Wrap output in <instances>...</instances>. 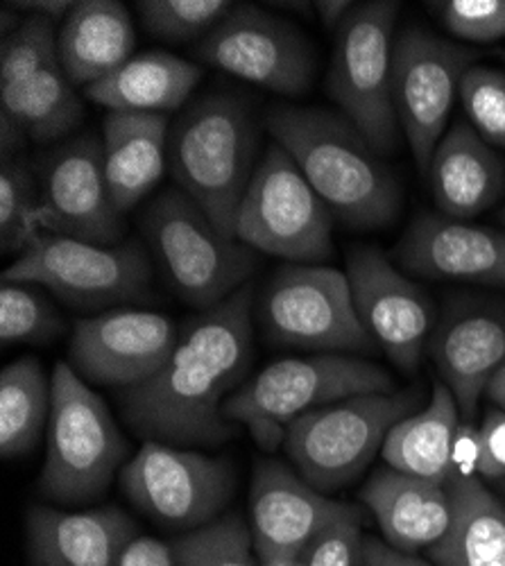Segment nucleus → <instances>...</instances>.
Segmentation results:
<instances>
[{"instance_id": "nucleus-1", "label": "nucleus", "mask_w": 505, "mask_h": 566, "mask_svg": "<svg viewBox=\"0 0 505 566\" xmlns=\"http://www.w3.org/2000/svg\"><path fill=\"white\" fill-rule=\"evenodd\" d=\"M252 286L202 311L177 340L166 365L148 381L127 388L120 406L127 427L146 442L207 449L234 438L222 415L252 363Z\"/></svg>"}, {"instance_id": "nucleus-2", "label": "nucleus", "mask_w": 505, "mask_h": 566, "mask_svg": "<svg viewBox=\"0 0 505 566\" xmlns=\"http://www.w3.org/2000/svg\"><path fill=\"white\" fill-rule=\"evenodd\" d=\"M263 127L347 227L381 229L399 216L394 175L345 116L317 107H274Z\"/></svg>"}, {"instance_id": "nucleus-3", "label": "nucleus", "mask_w": 505, "mask_h": 566, "mask_svg": "<svg viewBox=\"0 0 505 566\" xmlns=\"http://www.w3.org/2000/svg\"><path fill=\"white\" fill-rule=\"evenodd\" d=\"M256 129L245 103L213 93L179 116L168 136V166L179 186L229 239L252 181Z\"/></svg>"}, {"instance_id": "nucleus-4", "label": "nucleus", "mask_w": 505, "mask_h": 566, "mask_svg": "<svg viewBox=\"0 0 505 566\" xmlns=\"http://www.w3.org/2000/svg\"><path fill=\"white\" fill-rule=\"evenodd\" d=\"M388 369L340 354L284 358L263 367L222 406L229 423H241L263 451L280 449L302 415L358 395H390Z\"/></svg>"}, {"instance_id": "nucleus-5", "label": "nucleus", "mask_w": 505, "mask_h": 566, "mask_svg": "<svg viewBox=\"0 0 505 566\" xmlns=\"http://www.w3.org/2000/svg\"><path fill=\"white\" fill-rule=\"evenodd\" d=\"M49 444L39 488L64 505L96 501L123 471L127 442L107 403L69 363L53 369Z\"/></svg>"}, {"instance_id": "nucleus-6", "label": "nucleus", "mask_w": 505, "mask_h": 566, "mask_svg": "<svg viewBox=\"0 0 505 566\" xmlns=\"http://www.w3.org/2000/svg\"><path fill=\"white\" fill-rule=\"evenodd\" d=\"M420 399V390H397L315 408L291 423L284 451L308 485L323 494L336 492L360 479L388 433L412 415Z\"/></svg>"}, {"instance_id": "nucleus-7", "label": "nucleus", "mask_w": 505, "mask_h": 566, "mask_svg": "<svg viewBox=\"0 0 505 566\" xmlns=\"http://www.w3.org/2000/svg\"><path fill=\"white\" fill-rule=\"evenodd\" d=\"M141 224L170 286L183 302L209 311L248 286L256 265L254 250L218 231L179 188L155 198Z\"/></svg>"}, {"instance_id": "nucleus-8", "label": "nucleus", "mask_w": 505, "mask_h": 566, "mask_svg": "<svg viewBox=\"0 0 505 566\" xmlns=\"http://www.w3.org/2000/svg\"><path fill=\"white\" fill-rule=\"evenodd\" d=\"M399 3H356L336 28L329 93L345 118L379 157L399 146V118L392 103L394 25Z\"/></svg>"}, {"instance_id": "nucleus-9", "label": "nucleus", "mask_w": 505, "mask_h": 566, "mask_svg": "<svg viewBox=\"0 0 505 566\" xmlns=\"http://www.w3.org/2000/svg\"><path fill=\"white\" fill-rule=\"evenodd\" d=\"M334 220L293 157L272 144L241 200L236 239L254 252L319 265L334 254Z\"/></svg>"}, {"instance_id": "nucleus-10", "label": "nucleus", "mask_w": 505, "mask_h": 566, "mask_svg": "<svg viewBox=\"0 0 505 566\" xmlns=\"http://www.w3.org/2000/svg\"><path fill=\"white\" fill-rule=\"evenodd\" d=\"M3 281L43 286L75 308H103L144 300L152 270L136 243L98 245L41 231Z\"/></svg>"}, {"instance_id": "nucleus-11", "label": "nucleus", "mask_w": 505, "mask_h": 566, "mask_svg": "<svg viewBox=\"0 0 505 566\" xmlns=\"http://www.w3.org/2000/svg\"><path fill=\"white\" fill-rule=\"evenodd\" d=\"M261 322L286 347L323 354L377 347L356 313L349 276L327 265H284L261 295Z\"/></svg>"}, {"instance_id": "nucleus-12", "label": "nucleus", "mask_w": 505, "mask_h": 566, "mask_svg": "<svg viewBox=\"0 0 505 566\" xmlns=\"http://www.w3.org/2000/svg\"><path fill=\"white\" fill-rule=\"evenodd\" d=\"M234 488V467L224 458L161 442H146L120 471V490L136 507L187 533L215 522Z\"/></svg>"}, {"instance_id": "nucleus-13", "label": "nucleus", "mask_w": 505, "mask_h": 566, "mask_svg": "<svg viewBox=\"0 0 505 566\" xmlns=\"http://www.w3.org/2000/svg\"><path fill=\"white\" fill-rule=\"evenodd\" d=\"M476 53L427 30L410 28L394 43L392 103L406 134L412 159L429 172L463 75L474 66Z\"/></svg>"}, {"instance_id": "nucleus-14", "label": "nucleus", "mask_w": 505, "mask_h": 566, "mask_svg": "<svg viewBox=\"0 0 505 566\" xmlns=\"http://www.w3.org/2000/svg\"><path fill=\"white\" fill-rule=\"evenodd\" d=\"M198 60L261 88L299 96L313 82L306 39L254 6H234L198 45Z\"/></svg>"}, {"instance_id": "nucleus-15", "label": "nucleus", "mask_w": 505, "mask_h": 566, "mask_svg": "<svg viewBox=\"0 0 505 566\" xmlns=\"http://www.w3.org/2000/svg\"><path fill=\"white\" fill-rule=\"evenodd\" d=\"M123 216L105 175L103 138L86 134L53 150L41 166V229L69 239L118 245Z\"/></svg>"}, {"instance_id": "nucleus-16", "label": "nucleus", "mask_w": 505, "mask_h": 566, "mask_svg": "<svg viewBox=\"0 0 505 566\" xmlns=\"http://www.w3.org/2000/svg\"><path fill=\"white\" fill-rule=\"evenodd\" d=\"M172 319L155 311L114 308L75 322L71 363L91 384L134 388L155 376L177 347Z\"/></svg>"}, {"instance_id": "nucleus-17", "label": "nucleus", "mask_w": 505, "mask_h": 566, "mask_svg": "<svg viewBox=\"0 0 505 566\" xmlns=\"http://www.w3.org/2000/svg\"><path fill=\"white\" fill-rule=\"evenodd\" d=\"M347 276L362 326L401 371L422 363L433 326L429 295L406 279L379 248H356Z\"/></svg>"}, {"instance_id": "nucleus-18", "label": "nucleus", "mask_w": 505, "mask_h": 566, "mask_svg": "<svg viewBox=\"0 0 505 566\" xmlns=\"http://www.w3.org/2000/svg\"><path fill=\"white\" fill-rule=\"evenodd\" d=\"M429 349L461 417L472 423L492 376L505 365V306L453 304L438 322Z\"/></svg>"}, {"instance_id": "nucleus-19", "label": "nucleus", "mask_w": 505, "mask_h": 566, "mask_svg": "<svg viewBox=\"0 0 505 566\" xmlns=\"http://www.w3.org/2000/svg\"><path fill=\"white\" fill-rule=\"evenodd\" d=\"M397 259L424 279L505 289V231L498 229L424 213L403 233Z\"/></svg>"}, {"instance_id": "nucleus-20", "label": "nucleus", "mask_w": 505, "mask_h": 566, "mask_svg": "<svg viewBox=\"0 0 505 566\" xmlns=\"http://www.w3.org/2000/svg\"><path fill=\"white\" fill-rule=\"evenodd\" d=\"M349 503L329 499L297 471L277 460H261L250 490V528L256 555L304 551Z\"/></svg>"}, {"instance_id": "nucleus-21", "label": "nucleus", "mask_w": 505, "mask_h": 566, "mask_svg": "<svg viewBox=\"0 0 505 566\" xmlns=\"http://www.w3.org/2000/svg\"><path fill=\"white\" fill-rule=\"evenodd\" d=\"M34 566H120L136 524L116 505L66 512L34 505L25 516Z\"/></svg>"}, {"instance_id": "nucleus-22", "label": "nucleus", "mask_w": 505, "mask_h": 566, "mask_svg": "<svg viewBox=\"0 0 505 566\" xmlns=\"http://www.w3.org/2000/svg\"><path fill=\"white\" fill-rule=\"evenodd\" d=\"M360 501L375 514L383 542L412 555L435 546L453 518L449 485L401 474L390 467L377 469L367 479Z\"/></svg>"}, {"instance_id": "nucleus-23", "label": "nucleus", "mask_w": 505, "mask_h": 566, "mask_svg": "<svg viewBox=\"0 0 505 566\" xmlns=\"http://www.w3.org/2000/svg\"><path fill=\"white\" fill-rule=\"evenodd\" d=\"M438 211L451 220H470L496 205L505 188V164L465 120L453 123L429 166Z\"/></svg>"}, {"instance_id": "nucleus-24", "label": "nucleus", "mask_w": 505, "mask_h": 566, "mask_svg": "<svg viewBox=\"0 0 505 566\" xmlns=\"http://www.w3.org/2000/svg\"><path fill=\"white\" fill-rule=\"evenodd\" d=\"M166 114L109 112L103 120V157L109 193L123 216L159 184L168 161Z\"/></svg>"}, {"instance_id": "nucleus-25", "label": "nucleus", "mask_w": 505, "mask_h": 566, "mask_svg": "<svg viewBox=\"0 0 505 566\" xmlns=\"http://www.w3.org/2000/svg\"><path fill=\"white\" fill-rule=\"evenodd\" d=\"M60 66L73 86H91L131 60L136 32L116 0H80L57 32Z\"/></svg>"}, {"instance_id": "nucleus-26", "label": "nucleus", "mask_w": 505, "mask_h": 566, "mask_svg": "<svg viewBox=\"0 0 505 566\" xmlns=\"http://www.w3.org/2000/svg\"><path fill=\"white\" fill-rule=\"evenodd\" d=\"M202 66L166 51H150L125 62L112 75L84 88V98L109 112L166 114L189 101Z\"/></svg>"}, {"instance_id": "nucleus-27", "label": "nucleus", "mask_w": 505, "mask_h": 566, "mask_svg": "<svg viewBox=\"0 0 505 566\" xmlns=\"http://www.w3.org/2000/svg\"><path fill=\"white\" fill-rule=\"evenodd\" d=\"M453 518L427 551L438 566H505V503L476 476L451 479Z\"/></svg>"}, {"instance_id": "nucleus-28", "label": "nucleus", "mask_w": 505, "mask_h": 566, "mask_svg": "<svg viewBox=\"0 0 505 566\" xmlns=\"http://www.w3.org/2000/svg\"><path fill=\"white\" fill-rule=\"evenodd\" d=\"M461 410L444 384H435L424 410L403 417L388 433L381 455L390 469L435 483L453 476V444Z\"/></svg>"}, {"instance_id": "nucleus-29", "label": "nucleus", "mask_w": 505, "mask_h": 566, "mask_svg": "<svg viewBox=\"0 0 505 566\" xmlns=\"http://www.w3.org/2000/svg\"><path fill=\"white\" fill-rule=\"evenodd\" d=\"M0 101H3V118L17 125L25 138L41 144L73 132L84 114L75 86L60 64L12 88H0Z\"/></svg>"}, {"instance_id": "nucleus-30", "label": "nucleus", "mask_w": 505, "mask_h": 566, "mask_svg": "<svg viewBox=\"0 0 505 566\" xmlns=\"http://www.w3.org/2000/svg\"><path fill=\"white\" fill-rule=\"evenodd\" d=\"M53 386L34 356L10 363L0 374V453L28 455L49 427Z\"/></svg>"}, {"instance_id": "nucleus-31", "label": "nucleus", "mask_w": 505, "mask_h": 566, "mask_svg": "<svg viewBox=\"0 0 505 566\" xmlns=\"http://www.w3.org/2000/svg\"><path fill=\"white\" fill-rule=\"evenodd\" d=\"M175 566H259L252 528L239 514L179 535L172 544Z\"/></svg>"}, {"instance_id": "nucleus-32", "label": "nucleus", "mask_w": 505, "mask_h": 566, "mask_svg": "<svg viewBox=\"0 0 505 566\" xmlns=\"http://www.w3.org/2000/svg\"><path fill=\"white\" fill-rule=\"evenodd\" d=\"M41 231V186L25 159L8 155L0 170V243L23 252Z\"/></svg>"}, {"instance_id": "nucleus-33", "label": "nucleus", "mask_w": 505, "mask_h": 566, "mask_svg": "<svg viewBox=\"0 0 505 566\" xmlns=\"http://www.w3.org/2000/svg\"><path fill=\"white\" fill-rule=\"evenodd\" d=\"M64 332V319L53 302L28 283L0 289V340L3 345H43Z\"/></svg>"}, {"instance_id": "nucleus-34", "label": "nucleus", "mask_w": 505, "mask_h": 566, "mask_svg": "<svg viewBox=\"0 0 505 566\" xmlns=\"http://www.w3.org/2000/svg\"><path fill=\"white\" fill-rule=\"evenodd\" d=\"M234 6L229 0H139L136 12L146 32L164 41L204 39Z\"/></svg>"}, {"instance_id": "nucleus-35", "label": "nucleus", "mask_w": 505, "mask_h": 566, "mask_svg": "<svg viewBox=\"0 0 505 566\" xmlns=\"http://www.w3.org/2000/svg\"><path fill=\"white\" fill-rule=\"evenodd\" d=\"M55 64H60L55 21L32 14L3 39L0 88H12Z\"/></svg>"}, {"instance_id": "nucleus-36", "label": "nucleus", "mask_w": 505, "mask_h": 566, "mask_svg": "<svg viewBox=\"0 0 505 566\" xmlns=\"http://www.w3.org/2000/svg\"><path fill=\"white\" fill-rule=\"evenodd\" d=\"M457 98L478 136L505 150V73L474 64L463 75Z\"/></svg>"}, {"instance_id": "nucleus-37", "label": "nucleus", "mask_w": 505, "mask_h": 566, "mask_svg": "<svg viewBox=\"0 0 505 566\" xmlns=\"http://www.w3.org/2000/svg\"><path fill=\"white\" fill-rule=\"evenodd\" d=\"M365 535H362V518L356 505L336 516L334 522L319 533L304 548L306 566H365L362 553Z\"/></svg>"}, {"instance_id": "nucleus-38", "label": "nucleus", "mask_w": 505, "mask_h": 566, "mask_svg": "<svg viewBox=\"0 0 505 566\" xmlns=\"http://www.w3.org/2000/svg\"><path fill=\"white\" fill-rule=\"evenodd\" d=\"M435 8L444 28L457 39L492 43L505 36V0H446Z\"/></svg>"}, {"instance_id": "nucleus-39", "label": "nucleus", "mask_w": 505, "mask_h": 566, "mask_svg": "<svg viewBox=\"0 0 505 566\" xmlns=\"http://www.w3.org/2000/svg\"><path fill=\"white\" fill-rule=\"evenodd\" d=\"M478 476L505 479V410L490 408L481 427V464Z\"/></svg>"}, {"instance_id": "nucleus-40", "label": "nucleus", "mask_w": 505, "mask_h": 566, "mask_svg": "<svg viewBox=\"0 0 505 566\" xmlns=\"http://www.w3.org/2000/svg\"><path fill=\"white\" fill-rule=\"evenodd\" d=\"M481 464V429L472 427L467 421H461L453 444V476L465 479L476 476Z\"/></svg>"}, {"instance_id": "nucleus-41", "label": "nucleus", "mask_w": 505, "mask_h": 566, "mask_svg": "<svg viewBox=\"0 0 505 566\" xmlns=\"http://www.w3.org/2000/svg\"><path fill=\"white\" fill-rule=\"evenodd\" d=\"M120 566H175V553L170 544L136 535L125 548Z\"/></svg>"}, {"instance_id": "nucleus-42", "label": "nucleus", "mask_w": 505, "mask_h": 566, "mask_svg": "<svg viewBox=\"0 0 505 566\" xmlns=\"http://www.w3.org/2000/svg\"><path fill=\"white\" fill-rule=\"evenodd\" d=\"M362 553H365V566H438L431 559H424L420 555L401 553L379 537H365Z\"/></svg>"}, {"instance_id": "nucleus-43", "label": "nucleus", "mask_w": 505, "mask_h": 566, "mask_svg": "<svg viewBox=\"0 0 505 566\" xmlns=\"http://www.w3.org/2000/svg\"><path fill=\"white\" fill-rule=\"evenodd\" d=\"M73 6L75 3H69V0H25V3H12L8 8L25 10L36 17H49L53 21H57V19H66L69 12L73 10Z\"/></svg>"}, {"instance_id": "nucleus-44", "label": "nucleus", "mask_w": 505, "mask_h": 566, "mask_svg": "<svg viewBox=\"0 0 505 566\" xmlns=\"http://www.w3.org/2000/svg\"><path fill=\"white\" fill-rule=\"evenodd\" d=\"M356 3H349V0H317L315 10L319 21H323L327 28L336 30L354 10Z\"/></svg>"}, {"instance_id": "nucleus-45", "label": "nucleus", "mask_w": 505, "mask_h": 566, "mask_svg": "<svg viewBox=\"0 0 505 566\" xmlns=\"http://www.w3.org/2000/svg\"><path fill=\"white\" fill-rule=\"evenodd\" d=\"M259 566H306L304 551H282V553H261Z\"/></svg>"}, {"instance_id": "nucleus-46", "label": "nucleus", "mask_w": 505, "mask_h": 566, "mask_svg": "<svg viewBox=\"0 0 505 566\" xmlns=\"http://www.w3.org/2000/svg\"><path fill=\"white\" fill-rule=\"evenodd\" d=\"M485 395L494 403V408L505 410V365L492 376V381H490Z\"/></svg>"}, {"instance_id": "nucleus-47", "label": "nucleus", "mask_w": 505, "mask_h": 566, "mask_svg": "<svg viewBox=\"0 0 505 566\" xmlns=\"http://www.w3.org/2000/svg\"><path fill=\"white\" fill-rule=\"evenodd\" d=\"M498 490H501V494L505 496V479H498Z\"/></svg>"}, {"instance_id": "nucleus-48", "label": "nucleus", "mask_w": 505, "mask_h": 566, "mask_svg": "<svg viewBox=\"0 0 505 566\" xmlns=\"http://www.w3.org/2000/svg\"><path fill=\"white\" fill-rule=\"evenodd\" d=\"M501 222H503V224H505V209H503V211H501Z\"/></svg>"}]
</instances>
